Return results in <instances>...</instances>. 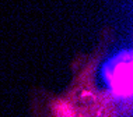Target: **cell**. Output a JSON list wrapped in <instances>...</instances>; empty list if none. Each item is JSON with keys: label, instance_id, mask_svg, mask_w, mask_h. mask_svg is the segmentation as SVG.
<instances>
[{"label": "cell", "instance_id": "cell-1", "mask_svg": "<svg viewBox=\"0 0 133 117\" xmlns=\"http://www.w3.org/2000/svg\"><path fill=\"white\" fill-rule=\"evenodd\" d=\"M94 66L91 71L81 70L66 93L34 98V117H115L116 107L111 95L97 91L94 85Z\"/></svg>", "mask_w": 133, "mask_h": 117}]
</instances>
